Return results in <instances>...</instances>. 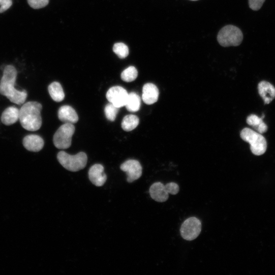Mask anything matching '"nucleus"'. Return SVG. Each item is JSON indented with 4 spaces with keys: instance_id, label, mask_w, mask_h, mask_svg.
<instances>
[{
    "instance_id": "obj_18",
    "label": "nucleus",
    "mask_w": 275,
    "mask_h": 275,
    "mask_svg": "<svg viewBox=\"0 0 275 275\" xmlns=\"http://www.w3.org/2000/svg\"><path fill=\"white\" fill-rule=\"evenodd\" d=\"M49 93L52 99L56 102L63 101L65 98V94L61 84L57 82L51 83L48 88Z\"/></svg>"
},
{
    "instance_id": "obj_5",
    "label": "nucleus",
    "mask_w": 275,
    "mask_h": 275,
    "mask_svg": "<svg viewBox=\"0 0 275 275\" xmlns=\"http://www.w3.org/2000/svg\"><path fill=\"white\" fill-rule=\"evenodd\" d=\"M241 138L250 144L252 152L256 156L264 154L267 148V142L265 138L259 133L245 128L240 132Z\"/></svg>"
},
{
    "instance_id": "obj_20",
    "label": "nucleus",
    "mask_w": 275,
    "mask_h": 275,
    "mask_svg": "<svg viewBox=\"0 0 275 275\" xmlns=\"http://www.w3.org/2000/svg\"><path fill=\"white\" fill-rule=\"evenodd\" d=\"M139 124V118L134 115L126 116L122 121L121 127L126 132H130L136 129Z\"/></svg>"
},
{
    "instance_id": "obj_9",
    "label": "nucleus",
    "mask_w": 275,
    "mask_h": 275,
    "mask_svg": "<svg viewBox=\"0 0 275 275\" xmlns=\"http://www.w3.org/2000/svg\"><path fill=\"white\" fill-rule=\"evenodd\" d=\"M120 169L126 172L127 181L129 183L138 179L142 174V167L140 162L135 160H129L120 166Z\"/></svg>"
},
{
    "instance_id": "obj_25",
    "label": "nucleus",
    "mask_w": 275,
    "mask_h": 275,
    "mask_svg": "<svg viewBox=\"0 0 275 275\" xmlns=\"http://www.w3.org/2000/svg\"><path fill=\"white\" fill-rule=\"evenodd\" d=\"M265 0H249L250 8L254 11H259L262 7Z\"/></svg>"
},
{
    "instance_id": "obj_1",
    "label": "nucleus",
    "mask_w": 275,
    "mask_h": 275,
    "mask_svg": "<svg viewBox=\"0 0 275 275\" xmlns=\"http://www.w3.org/2000/svg\"><path fill=\"white\" fill-rule=\"evenodd\" d=\"M17 78L16 68L11 65L7 66L0 81V94L6 97L11 102L20 105L25 103L28 94L26 90L19 91L15 88Z\"/></svg>"
},
{
    "instance_id": "obj_27",
    "label": "nucleus",
    "mask_w": 275,
    "mask_h": 275,
    "mask_svg": "<svg viewBox=\"0 0 275 275\" xmlns=\"http://www.w3.org/2000/svg\"><path fill=\"white\" fill-rule=\"evenodd\" d=\"M169 194L176 195L179 191L178 185L175 182H170L166 185Z\"/></svg>"
},
{
    "instance_id": "obj_11",
    "label": "nucleus",
    "mask_w": 275,
    "mask_h": 275,
    "mask_svg": "<svg viewBox=\"0 0 275 275\" xmlns=\"http://www.w3.org/2000/svg\"><path fill=\"white\" fill-rule=\"evenodd\" d=\"M149 194L154 200L159 202H163L168 199L169 193L166 186H164L161 182H157L151 186Z\"/></svg>"
},
{
    "instance_id": "obj_21",
    "label": "nucleus",
    "mask_w": 275,
    "mask_h": 275,
    "mask_svg": "<svg viewBox=\"0 0 275 275\" xmlns=\"http://www.w3.org/2000/svg\"><path fill=\"white\" fill-rule=\"evenodd\" d=\"M138 75L137 69L134 67H130L123 72L121 78L125 82H131L137 79Z\"/></svg>"
},
{
    "instance_id": "obj_23",
    "label": "nucleus",
    "mask_w": 275,
    "mask_h": 275,
    "mask_svg": "<svg viewBox=\"0 0 275 275\" xmlns=\"http://www.w3.org/2000/svg\"><path fill=\"white\" fill-rule=\"evenodd\" d=\"M119 109L111 103L107 105L104 110L107 119L110 121H114Z\"/></svg>"
},
{
    "instance_id": "obj_16",
    "label": "nucleus",
    "mask_w": 275,
    "mask_h": 275,
    "mask_svg": "<svg viewBox=\"0 0 275 275\" xmlns=\"http://www.w3.org/2000/svg\"><path fill=\"white\" fill-rule=\"evenodd\" d=\"M20 110L15 107L8 108L3 112L2 121L6 126L14 125L19 120Z\"/></svg>"
},
{
    "instance_id": "obj_3",
    "label": "nucleus",
    "mask_w": 275,
    "mask_h": 275,
    "mask_svg": "<svg viewBox=\"0 0 275 275\" xmlns=\"http://www.w3.org/2000/svg\"><path fill=\"white\" fill-rule=\"evenodd\" d=\"M57 159L65 168L72 172H77L83 169L88 160L87 155L83 152L73 156L64 151L58 153Z\"/></svg>"
},
{
    "instance_id": "obj_24",
    "label": "nucleus",
    "mask_w": 275,
    "mask_h": 275,
    "mask_svg": "<svg viewBox=\"0 0 275 275\" xmlns=\"http://www.w3.org/2000/svg\"><path fill=\"white\" fill-rule=\"evenodd\" d=\"M30 7L34 9L38 10L47 6L49 0H27Z\"/></svg>"
},
{
    "instance_id": "obj_8",
    "label": "nucleus",
    "mask_w": 275,
    "mask_h": 275,
    "mask_svg": "<svg viewBox=\"0 0 275 275\" xmlns=\"http://www.w3.org/2000/svg\"><path fill=\"white\" fill-rule=\"evenodd\" d=\"M129 94L121 86H114L110 88L107 94L106 98L110 103L118 108L125 106Z\"/></svg>"
},
{
    "instance_id": "obj_12",
    "label": "nucleus",
    "mask_w": 275,
    "mask_h": 275,
    "mask_svg": "<svg viewBox=\"0 0 275 275\" xmlns=\"http://www.w3.org/2000/svg\"><path fill=\"white\" fill-rule=\"evenodd\" d=\"M159 91L158 87L152 83L145 84L142 89V100L147 105H152L159 99Z\"/></svg>"
},
{
    "instance_id": "obj_14",
    "label": "nucleus",
    "mask_w": 275,
    "mask_h": 275,
    "mask_svg": "<svg viewBox=\"0 0 275 275\" xmlns=\"http://www.w3.org/2000/svg\"><path fill=\"white\" fill-rule=\"evenodd\" d=\"M258 90L265 104H269L275 99V88L269 82H260L258 85Z\"/></svg>"
},
{
    "instance_id": "obj_13",
    "label": "nucleus",
    "mask_w": 275,
    "mask_h": 275,
    "mask_svg": "<svg viewBox=\"0 0 275 275\" xmlns=\"http://www.w3.org/2000/svg\"><path fill=\"white\" fill-rule=\"evenodd\" d=\"M44 141L40 136L30 135L25 137L23 139V145L25 148L30 151L39 152L44 146Z\"/></svg>"
},
{
    "instance_id": "obj_7",
    "label": "nucleus",
    "mask_w": 275,
    "mask_h": 275,
    "mask_svg": "<svg viewBox=\"0 0 275 275\" xmlns=\"http://www.w3.org/2000/svg\"><path fill=\"white\" fill-rule=\"evenodd\" d=\"M201 223L195 218L191 217L187 219L180 228L182 237L187 240H193L196 238L201 231Z\"/></svg>"
},
{
    "instance_id": "obj_10",
    "label": "nucleus",
    "mask_w": 275,
    "mask_h": 275,
    "mask_svg": "<svg viewBox=\"0 0 275 275\" xmlns=\"http://www.w3.org/2000/svg\"><path fill=\"white\" fill-rule=\"evenodd\" d=\"M89 178L97 187H102L106 182L107 177L104 172V167L101 164H95L89 169Z\"/></svg>"
},
{
    "instance_id": "obj_2",
    "label": "nucleus",
    "mask_w": 275,
    "mask_h": 275,
    "mask_svg": "<svg viewBox=\"0 0 275 275\" xmlns=\"http://www.w3.org/2000/svg\"><path fill=\"white\" fill-rule=\"evenodd\" d=\"M42 104L37 102H29L23 105L20 110L19 120L24 129L35 132L42 125Z\"/></svg>"
},
{
    "instance_id": "obj_4",
    "label": "nucleus",
    "mask_w": 275,
    "mask_h": 275,
    "mask_svg": "<svg viewBox=\"0 0 275 275\" xmlns=\"http://www.w3.org/2000/svg\"><path fill=\"white\" fill-rule=\"evenodd\" d=\"M243 40V34L239 28L233 25L222 28L217 36L219 44L223 47L239 46Z\"/></svg>"
},
{
    "instance_id": "obj_17",
    "label": "nucleus",
    "mask_w": 275,
    "mask_h": 275,
    "mask_svg": "<svg viewBox=\"0 0 275 275\" xmlns=\"http://www.w3.org/2000/svg\"><path fill=\"white\" fill-rule=\"evenodd\" d=\"M264 117L263 114L260 118L256 115L251 114L247 117V123L257 130L258 133L263 134L265 133L268 129L267 126L263 121Z\"/></svg>"
},
{
    "instance_id": "obj_6",
    "label": "nucleus",
    "mask_w": 275,
    "mask_h": 275,
    "mask_svg": "<svg viewBox=\"0 0 275 275\" xmlns=\"http://www.w3.org/2000/svg\"><path fill=\"white\" fill-rule=\"evenodd\" d=\"M75 132V127L73 124L66 123L62 126L54 136L53 142L56 147L60 149L70 148Z\"/></svg>"
},
{
    "instance_id": "obj_28",
    "label": "nucleus",
    "mask_w": 275,
    "mask_h": 275,
    "mask_svg": "<svg viewBox=\"0 0 275 275\" xmlns=\"http://www.w3.org/2000/svg\"><path fill=\"white\" fill-rule=\"evenodd\" d=\"M191 1H198V0H191Z\"/></svg>"
},
{
    "instance_id": "obj_19",
    "label": "nucleus",
    "mask_w": 275,
    "mask_h": 275,
    "mask_svg": "<svg viewBox=\"0 0 275 275\" xmlns=\"http://www.w3.org/2000/svg\"><path fill=\"white\" fill-rule=\"evenodd\" d=\"M125 106L129 112H136L138 111L141 106L140 97L135 93L129 94Z\"/></svg>"
},
{
    "instance_id": "obj_22",
    "label": "nucleus",
    "mask_w": 275,
    "mask_h": 275,
    "mask_svg": "<svg viewBox=\"0 0 275 275\" xmlns=\"http://www.w3.org/2000/svg\"><path fill=\"white\" fill-rule=\"evenodd\" d=\"M113 52L120 59H125L129 54V50L128 46L124 43H116L114 45Z\"/></svg>"
},
{
    "instance_id": "obj_26",
    "label": "nucleus",
    "mask_w": 275,
    "mask_h": 275,
    "mask_svg": "<svg viewBox=\"0 0 275 275\" xmlns=\"http://www.w3.org/2000/svg\"><path fill=\"white\" fill-rule=\"evenodd\" d=\"M13 5V0H0V14L8 10Z\"/></svg>"
},
{
    "instance_id": "obj_15",
    "label": "nucleus",
    "mask_w": 275,
    "mask_h": 275,
    "mask_svg": "<svg viewBox=\"0 0 275 275\" xmlns=\"http://www.w3.org/2000/svg\"><path fill=\"white\" fill-rule=\"evenodd\" d=\"M58 118L62 122L69 124H76L79 120L78 115L75 110L70 106L60 107L58 113Z\"/></svg>"
}]
</instances>
